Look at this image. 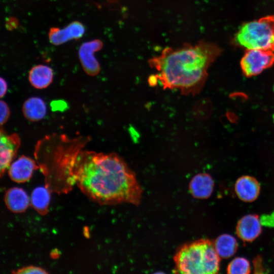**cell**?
I'll return each mask as SVG.
<instances>
[{"label": "cell", "mask_w": 274, "mask_h": 274, "mask_svg": "<svg viewBox=\"0 0 274 274\" xmlns=\"http://www.w3.org/2000/svg\"><path fill=\"white\" fill-rule=\"evenodd\" d=\"M88 140L61 134L59 148L65 174L85 195L100 204L139 205L143 191L134 173L115 153L84 149Z\"/></svg>", "instance_id": "6da1fadb"}, {"label": "cell", "mask_w": 274, "mask_h": 274, "mask_svg": "<svg viewBox=\"0 0 274 274\" xmlns=\"http://www.w3.org/2000/svg\"><path fill=\"white\" fill-rule=\"evenodd\" d=\"M215 45L200 42L184 44L173 49L167 47L148 61L157 73L149 80L158 81L163 89H178L184 95L199 92L208 76L207 70L219 54Z\"/></svg>", "instance_id": "7a4b0ae2"}, {"label": "cell", "mask_w": 274, "mask_h": 274, "mask_svg": "<svg viewBox=\"0 0 274 274\" xmlns=\"http://www.w3.org/2000/svg\"><path fill=\"white\" fill-rule=\"evenodd\" d=\"M220 257L214 243L201 239L179 248L174 257L175 272L185 274L218 273Z\"/></svg>", "instance_id": "3957f363"}, {"label": "cell", "mask_w": 274, "mask_h": 274, "mask_svg": "<svg viewBox=\"0 0 274 274\" xmlns=\"http://www.w3.org/2000/svg\"><path fill=\"white\" fill-rule=\"evenodd\" d=\"M235 42L247 49L274 51V15L243 24L235 35Z\"/></svg>", "instance_id": "277c9868"}, {"label": "cell", "mask_w": 274, "mask_h": 274, "mask_svg": "<svg viewBox=\"0 0 274 274\" xmlns=\"http://www.w3.org/2000/svg\"><path fill=\"white\" fill-rule=\"evenodd\" d=\"M274 63L273 51L248 49L241 60V66L247 77L259 75Z\"/></svg>", "instance_id": "5b68a950"}, {"label": "cell", "mask_w": 274, "mask_h": 274, "mask_svg": "<svg viewBox=\"0 0 274 274\" xmlns=\"http://www.w3.org/2000/svg\"><path fill=\"white\" fill-rule=\"evenodd\" d=\"M0 133V173L2 176L16 155L20 139L17 133L8 134L2 128Z\"/></svg>", "instance_id": "8992f818"}, {"label": "cell", "mask_w": 274, "mask_h": 274, "mask_svg": "<svg viewBox=\"0 0 274 274\" xmlns=\"http://www.w3.org/2000/svg\"><path fill=\"white\" fill-rule=\"evenodd\" d=\"M102 47L99 40H94L82 44L79 50V57L84 71L89 76L97 75L100 71V65L94 56V53Z\"/></svg>", "instance_id": "52a82bcc"}, {"label": "cell", "mask_w": 274, "mask_h": 274, "mask_svg": "<svg viewBox=\"0 0 274 274\" xmlns=\"http://www.w3.org/2000/svg\"><path fill=\"white\" fill-rule=\"evenodd\" d=\"M38 168L39 166L35 160L23 155L10 164L8 174L12 180L17 183H23L29 180L33 171Z\"/></svg>", "instance_id": "ba28073f"}, {"label": "cell", "mask_w": 274, "mask_h": 274, "mask_svg": "<svg viewBox=\"0 0 274 274\" xmlns=\"http://www.w3.org/2000/svg\"><path fill=\"white\" fill-rule=\"evenodd\" d=\"M261 222L259 217L254 214H248L241 218L237 223L236 233L244 242L255 240L261 233Z\"/></svg>", "instance_id": "9c48e42d"}, {"label": "cell", "mask_w": 274, "mask_h": 274, "mask_svg": "<svg viewBox=\"0 0 274 274\" xmlns=\"http://www.w3.org/2000/svg\"><path fill=\"white\" fill-rule=\"evenodd\" d=\"M84 32V25L79 21H74L62 29L51 28L49 32V39L53 45H59L70 40L80 38Z\"/></svg>", "instance_id": "30bf717a"}, {"label": "cell", "mask_w": 274, "mask_h": 274, "mask_svg": "<svg viewBox=\"0 0 274 274\" xmlns=\"http://www.w3.org/2000/svg\"><path fill=\"white\" fill-rule=\"evenodd\" d=\"M234 190L236 195L241 200L250 202L254 201L258 197L260 186L255 178L244 176L236 181Z\"/></svg>", "instance_id": "8fae6325"}, {"label": "cell", "mask_w": 274, "mask_h": 274, "mask_svg": "<svg viewBox=\"0 0 274 274\" xmlns=\"http://www.w3.org/2000/svg\"><path fill=\"white\" fill-rule=\"evenodd\" d=\"M214 186V181L210 175L200 173L192 179L189 184V190L193 197L204 199L211 195Z\"/></svg>", "instance_id": "7c38bea8"}, {"label": "cell", "mask_w": 274, "mask_h": 274, "mask_svg": "<svg viewBox=\"0 0 274 274\" xmlns=\"http://www.w3.org/2000/svg\"><path fill=\"white\" fill-rule=\"evenodd\" d=\"M6 204L14 213L24 212L29 205V198L22 188L13 187L9 189L5 196Z\"/></svg>", "instance_id": "4fadbf2b"}, {"label": "cell", "mask_w": 274, "mask_h": 274, "mask_svg": "<svg viewBox=\"0 0 274 274\" xmlns=\"http://www.w3.org/2000/svg\"><path fill=\"white\" fill-rule=\"evenodd\" d=\"M53 73L49 66L39 64L32 67L28 74L30 84L37 89H42L48 87L52 82Z\"/></svg>", "instance_id": "5bb4252c"}, {"label": "cell", "mask_w": 274, "mask_h": 274, "mask_svg": "<svg viewBox=\"0 0 274 274\" xmlns=\"http://www.w3.org/2000/svg\"><path fill=\"white\" fill-rule=\"evenodd\" d=\"M22 112L24 116L28 120L38 121L45 116L47 107L42 99L38 97H31L24 101Z\"/></svg>", "instance_id": "9a60e30c"}, {"label": "cell", "mask_w": 274, "mask_h": 274, "mask_svg": "<svg viewBox=\"0 0 274 274\" xmlns=\"http://www.w3.org/2000/svg\"><path fill=\"white\" fill-rule=\"evenodd\" d=\"M214 245L218 255L222 258L232 257L237 249L236 239L233 236L228 234H222L219 236Z\"/></svg>", "instance_id": "2e32d148"}, {"label": "cell", "mask_w": 274, "mask_h": 274, "mask_svg": "<svg viewBox=\"0 0 274 274\" xmlns=\"http://www.w3.org/2000/svg\"><path fill=\"white\" fill-rule=\"evenodd\" d=\"M47 187H39L32 191L30 201L32 207L40 214L47 213L50 201V193Z\"/></svg>", "instance_id": "e0dca14e"}, {"label": "cell", "mask_w": 274, "mask_h": 274, "mask_svg": "<svg viewBox=\"0 0 274 274\" xmlns=\"http://www.w3.org/2000/svg\"><path fill=\"white\" fill-rule=\"evenodd\" d=\"M250 264L245 258L238 257L234 258L229 263L227 268L228 273L248 274L250 272Z\"/></svg>", "instance_id": "ac0fdd59"}, {"label": "cell", "mask_w": 274, "mask_h": 274, "mask_svg": "<svg viewBox=\"0 0 274 274\" xmlns=\"http://www.w3.org/2000/svg\"><path fill=\"white\" fill-rule=\"evenodd\" d=\"M15 273L18 274H29V273H47L48 272L44 269L34 266H28L23 267L18 269Z\"/></svg>", "instance_id": "d6986e66"}, {"label": "cell", "mask_w": 274, "mask_h": 274, "mask_svg": "<svg viewBox=\"0 0 274 274\" xmlns=\"http://www.w3.org/2000/svg\"><path fill=\"white\" fill-rule=\"evenodd\" d=\"M1 110V124H5L10 116V110L7 104L3 100H1L0 102Z\"/></svg>", "instance_id": "ffe728a7"}, {"label": "cell", "mask_w": 274, "mask_h": 274, "mask_svg": "<svg viewBox=\"0 0 274 274\" xmlns=\"http://www.w3.org/2000/svg\"><path fill=\"white\" fill-rule=\"evenodd\" d=\"M18 23V21L16 18H10L6 22V27L9 30L13 29L16 27Z\"/></svg>", "instance_id": "44dd1931"}, {"label": "cell", "mask_w": 274, "mask_h": 274, "mask_svg": "<svg viewBox=\"0 0 274 274\" xmlns=\"http://www.w3.org/2000/svg\"><path fill=\"white\" fill-rule=\"evenodd\" d=\"M0 81H1L0 96H1V97H2L5 95V94L6 93L7 91L8 85H7V82L3 78H1Z\"/></svg>", "instance_id": "7402d4cb"}]
</instances>
